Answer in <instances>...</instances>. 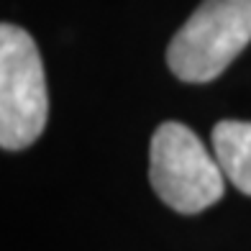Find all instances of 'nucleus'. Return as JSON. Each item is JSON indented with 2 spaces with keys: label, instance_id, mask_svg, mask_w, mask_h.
<instances>
[{
  "label": "nucleus",
  "instance_id": "4",
  "mask_svg": "<svg viewBox=\"0 0 251 251\" xmlns=\"http://www.w3.org/2000/svg\"><path fill=\"white\" fill-rule=\"evenodd\" d=\"M215 159L226 179L251 195V121H221L213 128Z\"/></svg>",
  "mask_w": 251,
  "mask_h": 251
},
{
  "label": "nucleus",
  "instance_id": "1",
  "mask_svg": "<svg viewBox=\"0 0 251 251\" xmlns=\"http://www.w3.org/2000/svg\"><path fill=\"white\" fill-rule=\"evenodd\" d=\"M251 41V0H202L167 49V64L182 82H213Z\"/></svg>",
  "mask_w": 251,
  "mask_h": 251
},
{
  "label": "nucleus",
  "instance_id": "2",
  "mask_svg": "<svg viewBox=\"0 0 251 251\" xmlns=\"http://www.w3.org/2000/svg\"><path fill=\"white\" fill-rule=\"evenodd\" d=\"M223 169L185 123L167 121L151 136L149 182L177 213H200L223 198Z\"/></svg>",
  "mask_w": 251,
  "mask_h": 251
},
{
  "label": "nucleus",
  "instance_id": "3",
  "mask_svg": "<svg viewBox=\"0 0 251 251\" xmlns=\"http://www.w3.org/2000/svg\"><path fill=\"white\" fill-rule=\"evenodd\" d=\"M49 93L36 41L21 26H0V146L26 149L47 128Z\"/></svg>",
  "mask_w": 251,
  "mask_h": 251
}]
</instances>
